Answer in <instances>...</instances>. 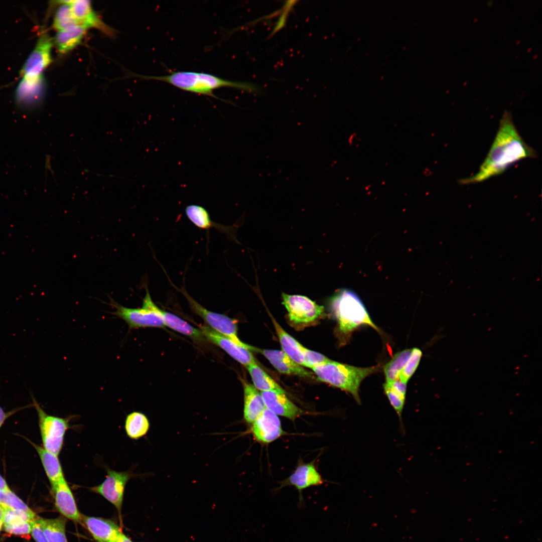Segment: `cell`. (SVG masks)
I'll list each match as a JSON object with an SVG mask.
<instances>
[{
	"label": "cell",
	"mask_w": 542,
	"mask_h": 542,
	"mask_svg": "<svg viewBox=\"0 0 542 542\" xmlns=\"http://www.w3.org/2000/svg\"><path fill=\"white\" fill-rule=\"evenodd\" d=\"M537 152L523 139L517 130L511 113L506 110L489 151L477 172L459 180L462 185L477 184L504 173L517 162L534 158Z\"/></svg>",
	"instance_id": "obj_1"
},
{
	"label": "cell",
	"mask_w": 542,
	"mask_h": 542,
	"mask_svg": "<svg viewBox=\"0 0 542 542\" xmlns=\"http://www.w3.org/2000/svg\"><path fill=\"white\" fill-rule=\"evenodd\" d=\"M138 76L146 79L167 83L185 91L215 98H218L214 94V90L222 87H231L250 92L258 90L256 86L250 83L230 81L200 72L177 71L165 75Z\"/></svg>",
	"instance_id": "obj_2"
},
{
	"label": "cell",
	"mask_w": 542,
	"mask_h": 542,
	"mask_svg": "<svg viewBox=\"0 0 542 542\" xmlns=\"http://www.w3.org/2000/svg\"><path fill=\"white\" fill-rule=\"evenodd\" d=\"M329 305L342 334L349 335L357 327L363 325L379 331L362 301L351 291L347 289L338 291L330 298Z\"/></svg>",
	"instance_id": "obj_3"
},
{
	"label": "cell",
	"mask_w": 542,
	"mask_h": 542,
	"mask_svg": "<svg viewBox=\"0 0 542 542\" xmlns=\"http://www.w3.org/2000/svg\"><path fill=\"white\" fill-rule=\"evenodd\" d=\"M378 369L377 366L359 367L331 360L311 369L318 380L346 391L360 404V385L365 378L376 372Z\"/></svg>",
	"instance_id": "obj_4"
},
{
	"label": "cell",
	"mask_w": 542,
	"mask_h": 542,
	"mask_svg": "<svg viewBox=\"0 0 542 542\" xmlns=\"http://www.w3.org/2000/svg\"><path fill=\"white\" fill-rule=\"evenodd\" d=\"M110 305L115 309L112 314L127 324L129 330L141 328H164L160 309L153 301L148 289L141 308H127L110 298Z\"/></svg>",
	"instance_id": "obj_5"
},
{
	"label": "cell",
	"mask_w": 542,
	"mask_h": 542,
	"mask_svg": "<svg viewBox=\"0 0 542 542\" xmlns=\"http://www.w3.org/2000/svg\"><path fill=\"white\" fill-rule=\"evenodd\" d=\"M37 412L43 447L57 456L61 452L65 434L69 428L68 418L47 414L32 396Z\"/></svg>",
	"instance_id": "obj_6"
},
{
	"label": "cell",
	"mask_w": 542,
	"mask_h": 542,
	"mask_svg": "<svg viewBox=\"0 0 542 542\" xmlns=\"http://www.w3.org/2000/svg\"><path fill=\"white\" fill-rule=\"evenodd\" d=\"M186 297L190 308L201 317L210 328L226 336L237 344L253 351V346L242 342L237 335L236 321L229 317L208 310L192 298L184 289H178Z\"/></svg>",
	"instance_id": "obj_7"
},
{
	"label": "cell",
	"mask_w": 542,
	"mask_h": 542,
	"mask_svg": "<svg viewBox=\"0 0 542 542\" xmlns=\"http://www.w3.org/2000/svg\"><path fill=\"white\" fill-rule=\"evenodd\" d=\"M282 304L285 306L290 320L297 324H308L322 316L324 307L318 305L306 296L282 294Z\"/></svg>",
	"instance_id": "obj_8"
},
{
	"label": "cell",
	"mask_w": 542,
	"mask_h": 542,
	"mask_svg": "<svg viewBox=\"0 0 542 542\" xmlns=\"http://www.w3.org/2000/svg\"><path fill=\"white\" fill-rule=\"evenodd\" d=\"M53 45L49 35L46 32H42L21 70L22 77L42 76L43 72L52 61L51 51Z\"/></svg>",
	"instance_id": "obj_9"
},
{
	"label": "cell",
	"mask_w": 542,
	"mask_h": 542,
	"mask_svg": "<svg viewBox=\"0 0 542 542\" xmlns=\"http://www.w3.org/2000/svg\"><path fill=\"white\" fill-rule=\"evenodd\" d=\"M106 471L105 480L99 485L90 488V490L103 496L120 511L125 487L132 474L128 471L118 472L109 468Z\"/></svg>",
	"instance_id": "obj_10"
},
{
	"label": "cell",
	"mask_w": 542,
	"mask_h": 542,
	"mask_svg": "<svg viewBox=\"0 0 542 542\" xmlns=\"http://www.w3.org/2000/svg\"><path fill=\"white\" fill-rule=\"evenodd\" d=\"M200 330L206 339L219 346L245 367L256 362L250 350L237 344L229 338L217 333L207 326H200Z\"/></svg>",
	"instance_id": "obj_11"
},
{
	"label": "cell",
	"mask_w": 542,
	"mask_h": 542,
	"mask_svg": "<svg viewBox=\"0 0 542 542\" xmlns=\"http://www.w3.org/2000/svg\"><path fill=\"white\" fill-rule=\"evenodd\" d=\"M251 431L254 439L263 444L270 443L284 434L278 416L266 408L252 423Z\"/></svg>",
	"instance_id": "obj_12"
},
{
	"label": "cell",
	"mask_w": 542,
	"mask_h": 542,
	"mask_svg": "<svg viewBox=\"0 0 542 542\" xmlns=\"http://www.w3.org/2000/svg\"><path fill=\"white\" fill-rule=\"evenodd\" d=\"M73 17L77 23L86 29L95 28L112 36L113 30L105 24L94 11L91 4L87 0L68 1Z\"/></svg>",
	"instance_id": "obj_13"
},
{
	"label": "cell",
	"mask_w": 542,
	"mask_h": 542,
	"mask_svg": "<svg viewBox=\"0 0 542 542\" xmlns=\"http://www.w3.org/2000/svg\"><path fill=\"white\" fill-rule=\"evenodd\" d=\"M324 481L313 463L299 465L293 473L282 482L278 490L286 486H293L299 492V504L301 508L304 505L302 491L308 487L322 484Z\"/></svg>",
	"instance_id": "obj_14"
},
{
	"label": "cell",
	"mask_w": 542,
	"mask_h": 542,
	"mask_svg": "<svg viewBox=\"0 0 542 542\" xmlns=\"http://www.w3.org/2000/svg\"><path fill=\"white\" fill-rule=\"evenodd\" d=\"M51 488L58 511L65 518L81 523V514L66 479L52 485Z\"/></svg>",
	"instance_id": "obj_15"
},
{
	"label": "cell",
	"mask_w": 542,
	"mask_h": 542,
	"mask_svg": "<svg viewBox=\"0 0 542 542\" xmlns=\"http://www.w3.org/2000/svg\"><path fill=\"white\" fill-rule=\"evenodd\" d=\"M81 523L96 541L117 542L122 533L118 525L108 519L81 514Z\"/></svg>",
	"instance_id": "obj_16"
},
{
	"label": "cell",
	"mask_w": 542,
	"mask_h": 542,
	"mask_svg": "<svg viewBox=\"0 0 542 542\" xmlns=\"http://www.w3.org/2000/svg\"><path fill=\"white\" fill-rule=\"evenodd\" d=\"M254 352L263 355L280 373L302 377H312V373L298 364L282 350L261 349L254 347Z\"/></svg>",
	"instance_id": "obj_17"
},
{
	"label": "cell",
	"mask_w": 542,
	"mask_h": 542,
	"mask_svg": "<svg viewBox=\"0 0 542 542\" xmlns=\"http://www.w3.org/2000/svg\"><path fill=\"white\" fill-rule=\"evenodd\" d=\"M260 392L266 408L277 416L294 421L302 414V410L289 399L286 393L277 391Z\"/></svg>",
	"instance_id": "obj_18"
},
{
	"label": "cell",
	"mask_w": 542,
	"mask_h": 542,
	"mask_svg": "<svg viewBox=\"0 0 542 542\" xmlns=\"http://www.w3.org/2000/svg\"><path fill=\"white\" fill-rule=\"evenodd\" d=\"M43 76L22 77L16 90V100L21 106L30 107L39 101L43 84Z\"/></svg>",
	"instance_id": "obj_19"
},
{
	"label": "cell",
	"mask_w": 542,
	"mask_h": 542,
	"mask_svg": "<svg viewBox=\"0 0 542 542\" xmlns=\"http://www.w3.org/2000/svg\"><path fill=\"white\" fill-rule=\"evenodd\" d=\"M244 392L243 418L252 424L266 408L260 392L253 385L242 380Z\"/></svg>",
	"instance_id": "obj_20"
},
{
	"label": "cell",
	"mask_w": 542,
	"mask_h": 542,
	"mask_svg": "<svg viewBox=\"0 0 542 542\" xmlns=\"http://www.w3.org/2000/svg\"><path fill=\"white\" fill-rule=\"evenodd\" d=\"M86 30L84 27L77 25L58 31L53 40V44L60 53H67L80 44Z\"/></svg>",
	"instance_id": "obj_21"
},
{
	"label": "cell",
	"mask_w": 542,
	"mask_h": 542,
	"mask_svg": "<svg viewBox=\"0 0 542 542\" xmlns=\"http://www.w3.org/2000/svg\"><path fill=\"white\" fill-rule=\"evenodd\" d=\"M277 335L281 345L282 351L302 366H305V361L302 351V345L288 333L275 319L271 317Z\"/></svg>",
	"instance_id": "obj_22"
},
{
	"label": "cell",
	"mask_w": 542,
	"mask_h": 542,
	"mask_svg": "<svg viewBox=\"0 0 542 542\" xmlns=\"http://www.w3.org/2000/svg\"><path fill=\"white\" fill-rule=\"evenodd\" d=\"M35 448L40 458L45 473L53 485L65 478L61 464L58 456L30 441Z\"/></svg>",
	"instance_id": "obj_23"
},
{
	"label": "cell",
	"mask_w": 542,
	"mask_h": 542,
	"mask_svg": "<svg viewBox=\"0 0 542 542\" xmlns=\"http://www.w3.org/2000/svg\"><path fill=\"white\" fill-rule=\"evenodd\" d=\"M383 388L390 404L398 415L402 428V415L405 404L406 383L401 381L398 377L390 383H385Z\"/></svg>",
	"instance_id": "obj_24"
},
{
	"label": "cell",
	"mask_w": 542,
	"mask_h": 542,
	"mask_svg": "<svg viewBox=\"0 0 542 542\" xmlns=\"http://www.w3.org/2000/svg\"><path fill=\"white\" fill-rule=\"evenodd\" d=\"M161 315L165 326L194 340L199 341L204 340L205 337L200 329L192 326L176 315L161 309Z\"/></svg>",
	"instance_id": "obj_25"
},
{
	"label": "cell",
	"mask_w": 542,
	"mask_h": 542,
	"mask_svg": "<svg viewBox=\"0 0 542 542\" xmlns=\"http://www.w3.org/2000/svg\"><path fill=\"white\" fill-rule=\"evenodd\" d=\"M36 518L48 542H68L65 533L66 518L60 516L47 519L36 516Z\"/></svg>",
	"instance_id": "obj_26"
},
{
	"label": "cell",
	"mask_w": 542,
	"mask_h": 542,
	"mask_svg": "<svg viewBox=\"0 0 542 542\" xmlns=\"http://www.w3.org/2000/svg\"><path fill=\"white\" fill-rule=\"evenodd\" d=\"M253 386L260 391H277L286 393L285 390L264 371L256 363L250 364L246 367Z\"/></svg>",
	"instance_id": "obj_27"
},
{
	"label": "cell",
	"mask_w": 542,
	"mask_h": 542,
	"mask_svg": "<svg viewBox=\"0 0 542 542\" xmlns=\"http://www.w3.org/2000/svg\"><path fill=\"white\" fill-rule=\"evenodd\" d=\"M149 428V421L142 413L133 412L127 415L124 429L129 438L133 440L140 439L147 434Z\"/></svg>",
	"instance_id": "obj_28"
},
{
	"label": "cell",
	"mask_w": 542,
	"mask_h": 542,
	"mask_svg": "<svg viewBox=\"0 0 542 542\" xmlns=\"http://www.w3.org/2000/svg\"><path fill=\"white\" fill-rule=\"evenodd\" d=\"M185 213L189 220L199 228L209 229L214 227L221 231L226 230L225 226L217 225L212 221L209 213L202 206L195 204L189 205L185 208Z\"/></svg>",
	"instance_id": "obj_29"
},
{
	"label": "cell",
	"mask_w": 542,
	"mask_h": 542,
	"mask_svg": "<svg viewBox=\"0 0 542 542\" xmlns=\"http://www.w3.org/2000/svg\"><path fill=\"white\" fill-rule=\"evenodd\" d=\"M412 349H406L396 353L384 366L385 383L392 382L399 375L408 361Z\"/></svg>",
	"instance_id": "obj_30"
},
{
	"label": "cell",
	"mask_w": 542,
	"mask_h": 542,
	"mask_svg": "<svg viewBox=\"0 0 542 542\" xmlns=\"http://www.w3.org/2000/svg\"><path fill=\"white\" fill-rule=\"evenodd\" d=\"M60 6L57 9L52 23V27L57 32L67 30L79 25L72 16L68 1H59Z\"/></svg>",
	"instance_id": "obj_31"
},
{
	"label": "cell",
	"mask_w": 542,
	"mask_h": 542,
	"mask_svg": "<svg viewBox=\"0 0 542 542\" xmlns=\"http://www.w3.org/2000/svg\"><path fill=\"white\" fill-rule=\"evenodd\" d=\"M422 356V352L420 349L414 348L412 349L411 355L398 376L401 381L408 382L416 370Z\"/></svg>",
	"instance_id": "obj_32"
},
{
	"label": "cell",
	"mask_w": 542,
	"mask_h": 542,
	"mask_svg": "<svg viewBox=\"0 0 542 542\" xmlns=\"http://www.w3.org/2000/svg\"><path fill=\"white\" fill-rule=\"evenodd\" d=\"M2 519L4 524L20 521L30 522L36 516L34 512L28 513L8 508H2Z\"/></svg>",
	"instance_id": "obj_33"
},
{
	"label": "cell",
	"mask_w": 542,
	"mask_h": 542,
	"mask_svg": "<svg viewBox=\"0 0 542 542\" xmlns=\"http://www.w3.org/2000/svg\"><path fill=\"white\" fill-rule=\"evenodd\" d=\"M302 351L304 358L305 367L311 369L324 364L331 360L322 354L309 349L303 345Z\"/></svg>",
	"instance_id": "obj_34"
},
{
	"label": "cell",
	"mask_w": 542,
	"mask_h": 542,
	"mask_svg": "<svg viewBox=\"0 0 542 542\" xmlns=\"http://www.w3.org/2000/svg\"><path fill=\"white\" fill-rule=\"evenodd\" d=\"M5 530L8 533L18 535H27L31 533L30 522L20 521L4 524Z\"/></svg>",
	"instance_id": "obj_35"
},
{
	"label": "cell",
	"mask_w": 542,
	"mask_h": 542,
	"mask_svg": "<svg viewBox=\"0 0 542 542\" xmlns=\"http://www.w3.org/2000/svg\"><path fill=\"white\" fill-rule=\"evenodd\" d=\"M36 517L30 521L31 532L32 537L36 542H48L40 525L36 520Z\"/></svg>",
	"instance_id": "obj_36"
},
{
	"label": "cell",
	"mask_w": 542,
	"mask_h": 542,
	"mask_svg": "<svg viewBox=\"0 0 542 542\" xmlns=\"http://www.w3.org/2000/svg\"><path fill=\"white\" fill-rule=\"evenodd\" d=\"M291 2L292 1H288V4H286L284 6L285 8L284 9V12H283L282 16L279 19L276 27L272 33V35H274L277 31L282 29V28L285 26L286 24V18L287 17L289 12H290V10L294 6L295 4H294V3L296 2V1H292V3H291Z\"/></svg>",
	"instance_id": "obj_37"
},
{
	"label": "cell",
	"mask_w": 542,
	"mask_h": 542,
	"mask_svg": "<svg viewBox=\"0 0 542 542\" xmlns=\"http://www.w3.org/2000/svg\"><path fill=\"white\" fill-rule=\"evenodd\" d=\"M8 413L4 412L3 409L0 406V428L4 423V422L6 419L8 417Z\"/></svg>",
	"instance_id": "obj_38"
},
{
	"label": "cell",
	"mask_w": 542,
	"mask_h": 542,
	"mask_svg": "<svg viewBox=\"0 0 542 542\" xmlns=\"http://www.w3.org/2000/svg\"><path fill=\"white\" fill-rule=\"evenodd\" d=\"M9 489L6 481L0 474V490H7Z\"/></svg>",
	"instance_id": "obj_39"
},
{
	"label": "cell",
	"mask_w": 542,
	"mask_h": 542,
	"mask_svg": "<svg viewBox=\"0 0 542 542\" xmlns=\"http://www.w3.org/2000/svg\"><path fill=\"white\" fill-rule=\"evenodd\" d=\"M117 542H132L129 538L126 535L121 533L117 541Z\"/></svg>",
	"instance_id": "obj_40"
},
{
	"label": "cell",
	"mask_w": 542,
	"mask_h": 542,
	"mask_svg": "<svg viewBox=\"0 0 542 542\" xmlns=\"http://www.w3.org/2000/svg\"><path fill=\"white\" fill-rule=\"evenodd\" d=\"M2 513H3L2 508L0 507V530H1V528H2V525H3V519H2Z\"/></svg>",
	"instance_id": "obj_41"
},
{
	"label": "cell",
	"mask_w": 542,
	"mask_h": 542,
	"mask_svg": "<svg viewBox=\"0 0 542 542\" xmlns=\"http://www.w3.org/2000/svg\"><path fill=\"white\" fill-rule=\"evenodd\" d=\"M492 2H493V1H488V5L489 6H491V3H492Z\"/></svg>",
	"instance_id": "obj_42"
},
{
	"label": "cell",
	"mask_w": 542,
	"mask_h": 542,
	"mask_svg": "<svg viewBox=\"0 0 542 542\" xmlns=\"http://www.w3.org/2000/svg\"><path fill=\"white\" fill-rule=\"evenodd\" d=\"M97 542H102V541H99V540H97Z\"/></svg>",
	"instance_id": "obj_43"
}]
</instances>
